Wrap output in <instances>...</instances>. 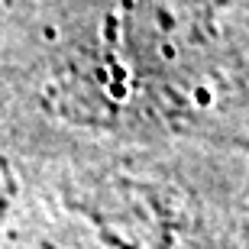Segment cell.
Segmentation results:
<instances>
[{
    "mask_svg": "<svg viewBox=\"0 0 249 249\" xmlns=\"http://www.w3.org/2000/svg\"><path fill=\"white\" fill-rule=\"evenodd\" d=\"M13 204H17V181H13L10 165L0 159V233H3L10 213H13Z\"/></svg>",
    "mask_w": 249,
    "mask_h": 249,
    "instance_id": "obj_2",
    "label": "cell"
},
{
    "mask_svg": "<svg viewBox=\"0 0 249 249\" xmlns=\"http://www.w3.org/2000/svg\"><path fill=\"white\" fill-rule=\"evenodd\" d=\"M172 211L139 181H104L62 197L19 240V249H168Z\"/></svg>",
    "mask_w": 249,
    "mask_h": 249,
    "instance_id": "obj_1",
    "label": "cell"
}]
</instances>
